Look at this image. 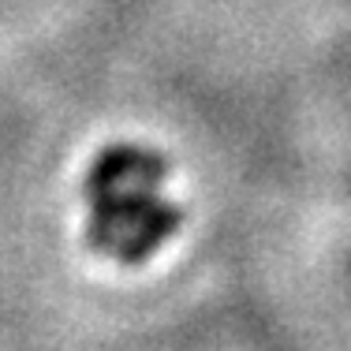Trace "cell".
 I'll return each mask as SVG.
<instances>
[{"label":"cell","mask_w":351,"mask_h":351,"mask_svg":"<svg viewBox=\"0 0 351 351\" xmlns=\"http://www.w3.org/2000/svg\"><path fill=\"white\" fill-rule=\"evenodd\" d=\"M180 221H183V213L176 210V206L169 202H157L154 210H149L142 221L135 224V228L128 232V236H120V243H116L112 254L120 258V262H128V265H135V262H146L149 254H154L157 247L165 243V239L172 236L176 228H180Z\"/></svg>","instance_id":"7a4b0ae2"},{"label":"cell","mask_w":351,"mask_h":351,"mask_svg":"<svg viewBox=\"0 0 351 351\" xmlns=\"http://www.w3.org/2000/svg\"><path fill=\"white\" fill-rule=\"evenodd\" d=\"M169 165L165 157L149 154V149H138V146H112L105 149L101 157L94 161V169L86 176V195H97V191H108V187H120V183H135V187H154L165 180Z\"/></svg>","instance_id":"6da1fadb"}]
</instances>
